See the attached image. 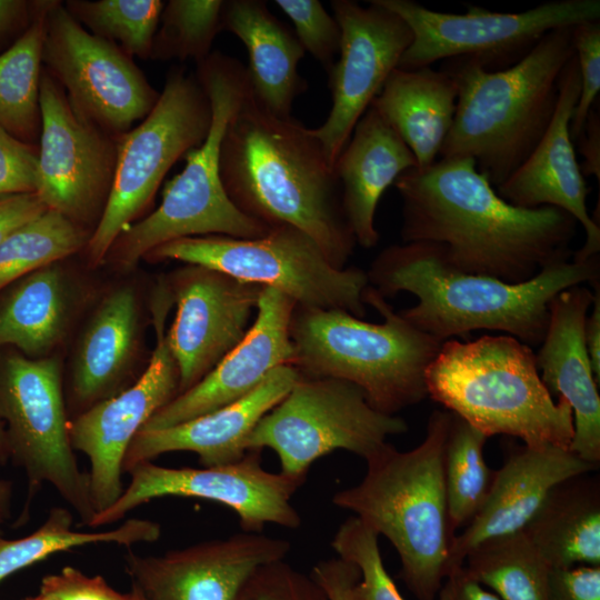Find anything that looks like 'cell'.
<instances>
[{
  "mask_svg": "<svg viewBox=\"0 0 600 600\" xmlns=\"http://www.w3.org/2000/svg\"><path fill=\"white\" fill-rule=\"evenodd\" d=\"M597 468L569 449L511 446L483 506L452 540L448 576L463 567L468 553L480 543L522 531L558 483Z\"/></svg>",
  "mask_w": 600,
  "mask_h": 600,
  "instance_id": "obj_23",
  "label": "cell"
},
{
  "mask_svg": "<svg viewBox=\"0 0 600 600\" xmlns=\"http://www.w3.org/2000/svg\"><path fill=\"white\" fill-rule=\"evenodd\" d=\"M23 600H54L52 597L39 591L36 596L28 597Z\"/></svg>",
  "mask_w": 600,
  "mask_h": 600,
  "instance_id": "obj_54",
  "label": "cell"
},
{
  "mask_svg": "<svg viewBox=\"0 0 600 600\" xmlns=\"http://www.w3.org/2000/svg\"><path fill=\"white\" fill-rule=\"evenodd\" d=\"M463 567L501 600H547L550 568L522 531L480 543Z\"/></svg>",
  "mask_w": 600,
  "mask_h": 600,
  "instance_id": "obj_34",
  "label": "cell"
},
{
  "mask_svg": "<svg viewBox=\"0 0 600 600\" xmlns=\"http://www.w3.org/2000/svg\"><path fill=\"white\" fill-rule=\"evenodd\" d=\"M547 600H600V566L550 569Z\"/></svg>",
  "mask_w": 600,
  "mask_h": 600,
  "instance_id": "obj_45",
  "label": "cell"
},
{
  "mask_svg": "<svg viewBox=\"0 0 600 600\" xmlns=\"http://www.w3.org/2000/svg\"><path fill=\"white\" fill-rule=\"evenodd\" d=\"M37 193L0 196V243L13 231L47 211Z\"/></svg>",
  "mask_w": 600,
  "mask_h": 600,
  "instance_id": "obj_47",
  "label": "cell"
},
{
  "mask_svg": "<svg viewBox=\"0 0 600 600\" xmlns=\"http://www.w3.org/2000/svg\"><path fill=\"white\" fill-rule=\"evenodd\" d=\"M488 437L452 413L443 454V473L450 529L453 534L479 512L494 472L486 462Z\"/></svg>",
  "mask_w": 600,
  "mask_h": 600,
  "instance_id": "obj_35",
  "label": "cell"
},
{
  "mask_svg": "<svg viewBox=\"0 0 600 600\" xmlns=\"http://www.w3.org/2000/svg\"><path fill=\"white\" fill-rule=\"evenodd\" d=\"M458 87L446 71L431 67L396 68L372 106L413 153L418 169L438 160L453 123Z\"/></svg>",
  "mask_w": 600,
  "mask_h": 600,
  "instance_id": "obj_28",
  "label": "cell"
},
{
  "mask_svg": "<svg viewBox=\"0 0 600 600\" xmlns=\"http://www.w3.org/2000/svg\"><path fill=\"white\" fill-rule=\"evenodd\" d=\"M408 431L400 417L373 409L356 384L336 378L301 376L246 440V449H272L284 476L306 480L312 463L336 450L364 460L390 436Z\"/></svg>",
  "mask_w": 600,
  "mask_h": 600,
  "instance_id": "obj_11",
  "label": "cell"
},
{
  "mask_svg": "<svg viewBox=\"0 0 600 600\" xmlns=\"http://www.w3.org/2000/svg\"><path fill=\"white\" fill-rule=\"evenodd\" d=\"M167 283L177 306L167 338L182 393L242 341L264 287L197 264L176 271Z\"/></svg>",
  "mask_w": 600,
  "mask_h": 600,
  "instance_id": "obj_20",
  "label": "cell"
},
{
  "mask_svg": "<svg viewBox=\"0 0 600 600\" xmlns=\"http://www.w3.org/2000/svg\"><path fill=\"white\" fill-rule=\"evenodd\" d=\"M161 0H68L66 10L90 33L110 41L130 57L150 59L164 7Z\"/></svg>",
  "mask_w": 600,
  "mask_h": 600,
  "instance_id": "obj_37",
  "label": "cell"
},
{
  "mask_svg": "<svg viewBox=\"0 0 600 600\" xmlns=\"http://www.w3.org/2000/svg\"><path fill=\"white\" fill-rule=\"evenodd\" d=\"M452 413L434 410L422 442L409 451L386 443L366 460L362 480L336 492V507L351 511L396 549L400 578L417 600H434L444 579L452 540L443 473Z\"/></svg>",
  "mask_w": 600,
  "mask_h": 600,
  "instance_id": "obj_5",
  "label": "cell"
},
{
  "mask_svg": "<svg viewBox=\"0 0 600 600\" xmlns=\"http://www.w3.org/2000/svg\"><path fill=\"white\" fill-rule=\"evenodd\" d=\"M341 30L339 58L329 71L332 106L313 130L329 163H334L354 126L378 96L412 41L409 26L398 14L369 0L331 1Z\"/></svg>",
  "mask_w": 600,
  "mask_h": 600,
  "instance_id": "obj_18",
  "label": "cell"
},
{
  "mask_svg": "<svg viewBox=\"0 0 600 600\" xmlns=\"http://www.w3.org/2000/svg\"><path fill=\"white\" fill-rule=\"evenodd\" d=\"M261 451L248 450L239 461L202 468H170L140 462L127 473L131 481L118 500L94 516L90 528L121 520L152 499L163 497L200 498L232 509L242 531L261 533L268 523L289 529L301 526L291 503L306 480L263 469Z\"/></svg>",
  "mask_w": 600,
  "mask_h": 600,
  "instance_id": "obj_15",
  "label": "cell"
},
{
  "mask_svg": "<svg viewBox=\"0 0 600 600\" xmlns=\"http://www.w3.org/2000/svg\"><path fill=\"white\" fill-rule=\"evenodd\" d=\"M212 112L196 74L172 69L151 112L117 138V161L103 213L86 246L102 262L117 238L149 208L170 168L207 138Z\"/></svg>",
  "mask_w": 600,
  "mask_h": 600,
  "instance_id": "obj_10",
  "label": "cell"
},
{
  "mask_svg": "<svg viewBox=\"0 0 600 600\" xmlns=\"http://www.w3.org/2000/svg\"><path fill=\"white\" fill-rule=\"evenodd\" d=\"M290 549L286 539L242 531L157 556L129 550L124 566L144 600H251L259 571Z\"/></svg>",
  "mask_w": 600,
  "mask_h": 600,
  "instance_id": "obj_19",
  "label": "cell"
},
{
  "mask_svg": "<svg viewBox=\"0 0 600 600\" xmlns=\"http://www.w3.org/2000/svg\"><path fill=\"white\" fill-rule=\"evenodd\" d=\"M251 600H328L314 579L284 560L263 567L253 583Z\"/></svg>",
  "mask_w": 600,
  "mask_h": 600,
  "instance_id": "obj_42",
  "label": "cell"
},
{
  "mask_svg": "<svg viewBox=\"0 0 600 600\" xmlns=\"http://www.w3.org/2000/svg\"><path fill=\"white\" fill-rule=\"evenodd\" d=\"M434 600H501L474 580L464 567L449 574Z\"/></svg>",
  "mask_w": 600,
  "mask_h": 600,
  "instance_id": "obj_50",
  "label": "cell"
},
{
  "mask_svg": "<svg viewBox=\"0 0 600 600\" xmlns=\"http://www.w3.org/2000/svg\"><path fill=\"white\" fill-rule=\"evenodd\" d=\"M274 3L289 17L296 37L328 72L339 53L341 30L333 14L318 0H277Z\"/></svg>",
  "mask_w": 600,
  "mask_h": 600,
  "instance_id": "obj_40",
  "label": "cell"
},
{
  "mask_svg": "<svg viewBox=\"0 0 600 600\" xmlns=\"http://www.w3.org/2000/svg\"><path fill=\"white\" fill-rule=\"evenodd\" d=\"M300 377L290 364L277 367L250 393L228 406L169 428L138 432L126 453L123 472L176 451L194 452L202 467L239 461L257 423Z\"/></svg>",
  "mask_w": 600,
  "mask_h": 600,
  "instance_id": "obj_25",
  "label": "cell"
},
{
  "mask_svg": "<svg viewBox=\"0 0 600 600\" xmlns=\"http://www.w3.org/2000/svg\"><path fill=\"white\" fill-rule=\"evenodd\" d=\"M393 184L402 200V242L438 244L459 271L520 283L573 256L571 214L507 202L473 159L440 158Z\"/></svg>",
  "mask_w": 600,
  "mask_h": 600,
  "instance_id": "obj_1",
  "label": "cell"
},
{
  "mask_svg": "<svg viewBox=\"0 0 600 600\" xmlns=\"http://www.w3.org/2000/svg\"><path fill=\"white\" fill-rule=\"evenodd\" d=\"M91 233L47 210L0 243V289L86 247Z\"/></svg>",
  "mask_w": 600,
  "mask_h": 600,
  "instance_id": "obj_36",
  "label": "cell"
},
{
  "mask_svg": "<svg viewBox=\"0 0 600 600\" xmlns=\"http://www.w3.org/2000/svg\"><path fill=\"white\" fill-rule=\"evenodd\" d=\"M593 292L584 284L559 292L549 304V322L536 363L542 383L572 409L569 450L600 463V396L584 342V322Z\"/></svg>",
  "mask_w": 600,
  "mask_h": 600,
  "instance_id": "obj_24",
  "label": "cell"
},
{
  "mask_svg": "<svg viewBox=\"0 0 600 600\" xmlns=\"http://www.w3.org/2000/svg\"><path fill=\"white\" fill-rule=\"evenodd\" d=\"M39 591L54 600H144L133 588L128 593L118 592L102 577L88 576L69 566L46 576Z\"/></svg>",
  "mask_w": 600,
  "mask_h": 600,
  "instance_id": "obj_44",
  "label": "cell"
},
{
  "mask_svg": "<svg viewBox=\"0 0 600 600\" xmlns=\"http://www.w3.org/2000/svg\"><path fill=\"white\" fill-rule=\"evenodd\" d=\"M311 577L328 600H352V590L360 579V572L352 562L336 557L317 562Z\"/></svg>",
  "mask_w": 600,
  "mask_h": 600,
  "instance_id": "obj_46",
  "label": "cell"
},
{
  "mask_svg": "<svg viewBox=\"0 0 600 600\" xmlns=\"http://www.w3.org/2000/svg\"><path fill=\"white\" fill-rule=\"evenodd\" d=\"M219 169L239 211L269 228L303 231L333 268H346L357 242L334 168L312 129L272 114L249 89L226 127Z\"/></svg>",
  "mask_w": 600,
  "mask_h": 600,
  "instance_id": "obj_2",
  "label": "cell"
},
{
  "mask_svg": "<svg viewBox=\"0 0 600 600\" xmlns=\"http://www.w3.org/2000/svg\"><path fill=\"white\" fill-rule=\"evenodd\" d=\"M2 539H3V537H2V532L0 531V540H2Z\"/></svg>",
  "mask_w": 600,
  "mask_h": 600,
  "instance_id": "obj_55",
  "label": "cell"
},
{
  "mask_svg": "<svg viewBox=\"0 0 600 600\" xmlns=\"http://www.w3.org/2000/svg\"><path fill=\"white\" fill-rule=\"evenodd\" d=\"M428 397L484 436L569 449L573 416L541 381L531 347L508 334L449 339L426 371Z\"/></svg>",
  "mask_w": 600,
  "mask_h": 600,
  "instance_id": "obj_7",
  "label": "cell"
},
{
  "mask_svg": "<svg viewBox=\"0 0 600 600\" xmlns=\"http://www.w3.org/2000/svg\"><path fill=\"white\" fill-rule=\"evenodd\" d=\"M172 306L169 286L161 280L151 306L156 347L147 369L131 387L93 404L69 423L73 450L89 459V489L96 514L111 507L123 492V461L134 437L179 394V370L166 330Z\"/></svg>",
  "mask_w": 600,
  "mask_h": 600,
  "instance_id": "obj_16",
  "label": "cell"
},
{
  "mask_svg": "<svg viewBox=\"0 0 600 600\" xmlns=\"http://www.w3.org/2000/svg\"><path fill=\"white\" fill-rule=\"evenodd\" d=\"M580 76L573 56L563 68L553 118L530 156L499 187L497 193L520 208L554 207L571 214L583 228L586 241L573 261L599 254L600 227L589 214V188L577 161L570 122L579 99Z\"/></svg>",
  "mask_w": 600,
  "mask_h": 600,
  "instance_id": "obj_22",
  "label": "cell"
},
{
  "mask_svg": "<svg viewBox=\"0 0 600 600\" xmlns=\"http://www.w3.org/2000/svg\"><path fill=\"white\" fill-rule=\"evenodd\" d=\"M222 30L246 47L252 97L272 114L291 117L294 99L307 88L298 73L306 51L296 34L261 0L224 1Z\"/></svg>",
  "mask_w": 600,
  "mask_h": 600,
  "instance_id": "obj_27",
  "label": "cell"
},
{
  "mask_svg": "<svg viewBox=\"0 0 600 600\" xmlns=\"http://www.w3.org/2000/svg\"><path fill=\"white\" fill-rule=\"evenodd\" d=\"M10 460V450L6 429L0 420V466H4Z\"/></svg>",
  "mask_w": 600,
  "mask_h": 600,
  "instance_id": "obj_53",
  "label": "cell"
},
{
  "mask_svg": "<svg viewBox=\"0 0 600 600\" xmlns=\"http://www.w3.org/2000/svg\"><path fill=\"white\" fill-rule=\"evenodd\" d=\"M42 64L82 117L116 137L142 121L160 96L132 57L87 31L62 1L53 0L46 18Z\"/></svg>",
  "mask_w": 600,
  "mask_h": 600,
  "instance_id": "obj_14",
  "label": "cell"
},
{
  "mask_svg": "<svg viewBox=\"0 0 600 600\" xmlns=\"http://www.w3.org/2000/svg\"><path fill=\"white\" fill-rule=\"evenodd\" d=\"M417 161L396 130L370 106L334 163L342 207L357 244L377 246V206L386 189Z\"/></svg>",
  "mask_w": 600,
  "mask_h": 600,
  "instance_id": "obj_26",
  "label": "cell"
},
{
  "mask_svg": "<svg viewBox=\"0 0 600 600\" xmlns=\"http://www.w3.org/2000/svg\"><path fill=\"white\" fill-rule=\"evenodd\" d=\"M522 532L550 569L600 566L599 477L558 483Z\"/></svg>",
  "mask_w": 600,
  "mask_h": 600,
  "instance_id": "obj_29",
  "label": "cell"
},
{
  "mask_svg": "<svg viewBox=\"0 0 600 600\" xmlns=\"http://www.w3.org/2000/svg\"><path fill=\"white\" fill-rule=\"evenodd\" d=\"M572 28V27H571ZM571 28L544 34L514 66L487 71L467 57L442 61L458 87L441 158H470L497 188L530 156L556 111L563 68L574 56Z\"/></svg>",
  "mask_w": 600,
  "mask_h": 600,
  "instance_id": "obj_4",
  "label": "cell"
},
{
  "mask_svg": "<svg viewBox=\"0 0 600 600\" xmlns=\"http://www.w3.org/2000/svg\"><path fill=\"white\" fill-rule=\"evenodd\" d=\"M38 148L0 128V196L36 193Z\"/></svg>",
  "mask_w": 600,
  "mask_h": 600,
  "instance_id": "obj_43",
  "label": "cell"
},
{
  "mask_svg": "<svg viewBox=\"0 0 600 600\" xmlns=\"http://www.w3.org/2000/svg\"><path fill=\"white\" fill-rule=\"evenodd\" d=\"M137 329L133 289L123 287L109 293L96 310L77 349L71 397L80 413L118 393L136 347Z\"/></svg>",
  "mask_w": 600,
  "mask_h": 600,
  "instance_id": "obj_30",
  "label": "cell"
},
{
  "mask_svg": "<svg viewBox=\"0 0 600 600\" xmlns=\"http://www.w3.org/2000/svg\"><path fill=\"white\" fill-rule=\"evenodd\" d=\"M378 539L372 528L352 516L339 526L331 540L338 557L359 569L352 600H404L384 568Z\"/></svg>",
  "mask_w": 600,
  "mask_h": 600,
  "instance_id": "obj_39",
  "label": "cell"
},
{
  "mask_svg": "<svg viewBox=\"0 0 600 600\" xmlns=\"http://www.w3.org/2000/svg\"><path fill=\"white\" fill-rule=\"evenodd\" d=\"M37 1L0 0V48L17 41L30 27Z\"/></svg>",
  "mask_w": 600,
  "mask_h": 600,
  "instance_id": "obj_48",
  "label": "cell"
},
{
  "mask_svg": "<svg viewBox=\"0 0 600 600\" xmlns=\"http://www.w3.org/2000/svg\"><path fill=\"white\" fill-rule=\"evenodd\" d=\"M147 258L214 269L276 289L299 306L340 309L358 318L367 313V271L333 268L314 240L291 226L271 228L252 239L216 234L177 239L152 249Z\"/></svg>",
  "mask_w": 600,
  "mask_h": 600,
  "instance_id": "obj_9",
  "label": "cell"
},
{
  "mask_svg": "<svg viewBox=\"0 0 600 600\" xmlns=\"http://www.w3.org/2000/svg\"><path fill=\"white\" fill-rule=\"evenodd\" d=\"M68 317V287L54 262L21 278L0 303V346L44 356L61 340Z\"/></svg>",
  "mask_w": 600,
  "mask_h": 600,
  "instance_id": "obj_31",
  "label": "cell"
},
{
  "mask_svg": "<svg viewBox=\"0 0 600 600\" xmlns=\"http://www.w3.org/2000/svg\"><path fill=\"white\" fill-rule=\"evenodd\" d=\"M296 302L264 287L242 341L198 383L157 411L141 431L169 428L228 406L256 389L277 367L293 361L289 323Z\"/></svg>",
  "mask_w": 600,
  "mask_h": 600,
  "instance_id": "obj_21",
  "label": "cell"
},
{
  "mask_svg": "<svg viewBox=\"0 0 600 600\" xmlns=\"http://www.w3.org/2000/svg\"><path fill=\"white\" fill-rule=\"evenodd\" d=\"M52 2L37 1L30 27L0 53V128L32 146L39 142L41 132L42 47Z\"/></svg>",
  "mask_w": 600,
  "mask_h": 600,
  "instance_id": "obj_32",
  "label": "cell"
},
{
  "mask_svg": "<svg viewBox=\"0 0 600 600\" xmlns=\"http://www.w3.org/2000/svg\"><path fill=\"white\" fill-rule=\"evenodd\" d=\"M160 534L159 523L137 518L129 519L111 530L77 531L73 529V516L70 510L54 507L32 533L19 539L0 540V582L54 553L77 547L117 543L130 548L138 543L154 542Z\"/></svg>",
  "mask_w": 600,
  "mask_h": 600,
  "instance_id": "obj_33",
  "label": "cell"
},
{
  "mask_svg": "<svg viewBox=\"0 0 600 600\" xmlns=\"http://www.w3.org/2000/svg\"><path fill=\"white\" fill-rule=\"evenodd\" d=\"M40 108L36 193L48 210L96 228L113 182L118 137L82 117L44 68Z\"/></svg>",
  "mask_w": 600,
  "mask_h": 600,
  "instance_id": "obj_17",
  "label": "cell"
},
{
  "mask_svg": "<svg viewBox=\"0 0 600 600\" xmlns=\"http://www.w3.org/2000/svg\"><path fill=\"white\" fill-rule=\"evenodd\" d=\"M363 301L383 322L296 304L289 323L292 367L303 377L349 381L373 409L396 416L428 397L426 371L442 342L412 326L370 286Z\"/></svg>",
  "mask_w": 600,
  "mask_h": 600,
  "instance_id": "obj_6",
  "label": "cell"
},
{
  "mask_svg": "<svg viewBox=\"0 0 600 600\" xmlns=\"http://www.w3.org/2000/svg\"><path fill=\"white\" fill-rule=\"evenodd\" d=\"M0 420L6 423L10 460L28 481V509L50 484L90 527L93 508L89 476L80 469L70 442L60 364L54 358L13 354L0 363Z\"/></svg>",
  "mask_w": 600,
  "mask_h": 600,
  "instance_id": "obj_12",
  "label": "cell"
},
{
  "mask_svg": "<svg viewBox=\"0 0 600 600\" xmlns=\"http://www.w3.org/2000/svg\"><path fill=\"white\" fill-rule=\"evenodd\" d=\"M594 286V284H593ZM596 289V288H594ZM593 292L591 312L584 322V342L596 381L600 382V289Z\"/></svg>",
  "mask_w": 600,
  "mask_h": 600,
  "instance_id": "obj_51",
  "label": "cell"
},
{
  "mask_svg": "<svg viewBox=\"0 0 600 600\" xmlns=\"http://www.w3.org/2000/svg\"><path fill=\"white\" fill-rule=\"evenodd\" d=\"M409 26L412 41L398 68L416 70L467 57L487 71L510 68L548 32L600 20V0H556L522 12L468 6L464 13L431 10L413 0H377Z\"/></svg>",
  "mask_w": 600,
  "mask_h": 600,
  "instance_id": "obj_13",
  "label": "cell"
},
{
  "mask_svg": "<svg viewBox=\"0 0 600 600\" xmlns=\"http://www.w3.org/2000/svg\"><path fill=\"white\" fill-rule=\"evenodd\" d=\"M12 514V483L0 478V523L7 522Z\"/></svg>",
  "mask_w": 600,
  "mask_h": 600,
  "instance_id": "obj_52",
  "label": "cell"
},
{
  "mask_svg": "<svg viewBox=\"0 0 600 600\" xmlns=\"http://www.w3.org/2000/svg\"><path fill=\"white\" fill-rule=\"evenodd\" d=\"M571 39L580 76L579 99L570 122L576 140L600 91V20L586 21L571 28Z\"/></svg>",
  "mask_w": 600,
  "mask_h": 600,
  "instance_id": "obj_41",
  "label": "cell"
},
{
  "mask_svg": "<svg viewBox=\"0 0 600 600\" xmlns=\"http://www.w3.org/2000/svg\"><path fill=\"white\" fill-rule=\"evenodd\" d=\"M599 272L598 254L559 262L528 281L509 283L452 268L438 244L402 242L384 248L367 276L383 298L416 296L418 303L399 313L441 342L486 329L537 347L547 331L551 300L567 288L598 283Z\"/></svg>",
  "mask_w": 600,
  "mask_h": 600,
  "instance_id": "obj_3",
  "label": "cell"
},
{
  "mask_svg": "<svg viewBox=\"0 0 600 600\" xmlns=\"http://www.w3.org/2000/svg\"><path fill=\"white\" fill-rule=\"evenodd\" d=\"M577 147L583 161L580 170L583 177H596L600 181V112L596 106L590 110L581 132L577 137Z\"/></svg>",
  "mask_w": 600,
  "mask_h": 600,
  "instance_id": "obj_49",
  "label": "cell"
},
{
  "mask_svg": "<svg viewBox=\"0 0 600 600\" xmlns=\"http://www.w3.org/2000/svg\"><path fill=\"white\" fill-rule=\"evenodd\" d=\"M221 0H170L160 16L150 59L203 61L222 30Z\"/></svg>",
  "mask_w": 600,
  "mask_h": 600,
  "instance_id": "obj_38",
  "label": "cell"
},
{
  "mask_svg": "<svg viewBox=\"0 0 600 600\" xmlns=\"http://www.w3.org/2000/svg\"><path fill=\"white\" fill-rule=\"evenodd\" d=\"M196 77L211 106L209 133L187 152L184 168L166 184L160 206L113 242L107 258L120 268H133L152 249L177 239L213 234L252 239L271 230L236 208L220 178V146L249 91L247 69L238 59L213 51L197 63Z\"/></svg>",
  "mask_w": 600,
  "mask_h": 600,
  "instance_id": "obj_8",
  "label": "cell"
}]
</instances>
